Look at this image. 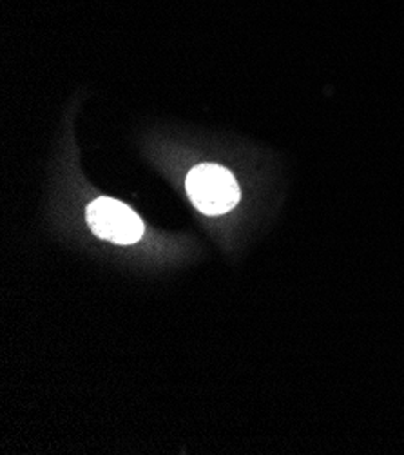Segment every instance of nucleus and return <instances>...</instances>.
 Segmentation results:
<instances>
[{
    "label": "nucleus",
    "mask_w": 404,
    "mask_h": 455,
    "mask_svg": "<svg viewBox=\"0 0 404 455\" xmlns=\"http://www.w3.org/2000/svg\"><path fill=\"white\" fill-rule=\"evenodd\" d=\"M87 221L99 238L118 245L137 243L144 235L140 216L113 198H99L89 205Z\"/></svg>",
    "instance_id": "f03ea898"
},
{
    "label": "nucleus",
    "mask_w": 404,
    "mask_h": 455,
    "mask_svg": "<svg viewBox=\"0 0 404 455\" xmlns=\"http://www.w3.org/2000/svg\"><path fill=\"white\" fill-rule=\"evenodd\" d=\"M186 189L194 207L209 216L226 214L240 200V188L234 176L221 165H196L187 180Z\"/></svg>",
    "instance_id": "f257e3e1"
}]
</instances>
